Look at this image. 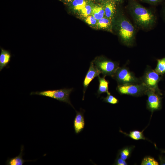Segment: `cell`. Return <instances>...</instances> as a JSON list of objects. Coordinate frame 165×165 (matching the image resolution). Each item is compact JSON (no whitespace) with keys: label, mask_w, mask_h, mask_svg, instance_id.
Segmentation results:
<instances>
[{"label":"cell","mask_w":165,"mask_h":165,"mask_svg":"<svg viewBox=\"0 0 165 165\" xmlns=\"http://www.w3.org/2000/svg\"><path fill=\"white\" fill-rule=\"evenodd\" d=\"M113 1L116 2H120L122 1V0H113Z\"/></svg>","instance_id":"f1b7e54d"},{"label":"cell","mask_w":165,"mask_h":165,"mask_svg":"<svg viewBox=\"0 0 165 165\" xmlns=\"http://www.w3.org/2000/svg\"><path fill=\"white\" fill-rule=\"evenodd\" d=\"M141 165H158L159 163L154 158L149 156L144 158L142 161Z\"/></svg>","instance_id":"ffe728a7"},{"label":"cell","mask_w":165,"mask_h":165,"mask_svg":"<svg viewBox=\"0 0 165 165\" xmlns=\"http://www.w3.org/2000/svg\"><path fill=\"white\" fill-rule=\"evenodd\" d=\"M148 89L142 82L118 85L117 87V90L121 94L136 96L145 94Z\"/></svg>","instance_id":"5b68a950"},{"label":"cell","mask_w":165,"mask_h":165,"mask_svg":"<svg viewBox=\"0 0 165 165\" xmlns=\"http://www.w3.org/2000/svg\"><path fill=\"white\" fill-rule=\"evenodd\" d=\"M0 54V71L6 67L10 61L11 55L9 51L1 48Z\"/></svg>","instance_id":"4fadbf2b"},{"label":"cell","mask_w":165,"mask_h":165,"mask_svg":"<svg viewBox=\"0 0 165 165\" xmlns=\"http://www.w3.org/2000/svg\"><path fill=\"white\" fill-rule=\"evenodd\" d=\"M127 135L132 139L135 140H145V139L142 132L138 130L130 131L129 134H127Z\"/></svg>","instance_id":"ac0fdd59"},{"label":"cell","mask_w":165,"mask_h":165,"mask_svg":"<svg viewBox=\"0 0 165 165\" xmlns=\"http://www.w3.org/2000/svg\"><path fill=\"white\" fill-rule=\"evenodd\" d=\"M76 115L74 121V127L75 133L78 134L83 129L85 123L83 113L76 111Z\"/></svg>","instance_id":"30bf717a"},{"label":"cell","mask_w":165,"mask_h":165,"mask_svg":"<svg viewBox=\"0 0 165 165\" xmlns=\"http://www.w3.org/2000/svg\"><path fill=\"white\" fill-rule=\"evenodd\" d=\"M128 6L134 22L139 26L146 28L155 23L156 18L153 13L135 0H129Z\"/></svg>","instance_id":"6da1fadb"},{"label":"cell","mask_w":165,"mask_h":165,"mask_svg":"<svg viewBox=\"0 0 165 165\" xmlns=\"http://www.w3.org/2000/svg\"><path fill=\"white\" fill-rule=\"evenodd\" d=\"M87 5L85 0H74L72 2V5L75 10L80 11Z\"/></svg>","instance_id":"d6986e66"},{"label":"cell","mask_w":165,"mask_h":165,"mask_svg":"<svg viewBox=\"0 0 165 165\" xmlns=\"http://www.w3.org/2000/svg\"><path fill=\"white\" fill-rule=\"evenodd\" d=\"M163 16L164 19H165V6L163 10Z\"/></svg>","instance_id":"4316f807"},{"label":"cell","mask_w":165,"mask_h":165,"mask_svg":"<svg viewBox=\"0 0 165 165\" xmlns=\"http://www.w3.org/2000/svg\"><path fill=\"white\" fill-rule=\"evenodd\" d=\"M115 164L117 165H127V163L125 160L122 159L120 157L117 158L115 163Z\"/></svg>","instance_id":"484cf974"},{"label":"cell","mask_w":165,"mask_h":165,"mask_svg":"<svg viewBox=\"0 0 165 165\" xmlns=\"http://www.w3.org/2000/svg\"><path fill=\"white\" fill-rule=\"evenodd\" d=\"M143 2L149 4L156 5L159 4L164 0H141Z\"/></svg>","instance_id":"d4e9b609"},{"label":"cell","mask_w":165,"mask_h":165,"mask_svg":"<svg viewBox=\"0 0 165 165\" xmlns=\"http://www.w3.org/2000/svg\"><path fill=\"white\" fill-rule=\"evenodd\" d=\"M107 94V96L106 97L103 98V101L112 104H115L118 103V100L114 96L111 95L110 92Z\"/></svg>","instance_id":"44dd1931"},{"label":"cell","mask_w":165,"mask_h":165,"mask_svg":"<svg viewBox=\"0 0 165 165\" xmlns=\"http://www.w3.org/2000/svg\"><path fill=\"white\" fill-rule=\"evenodd\" d=\"M24 146H22L21 147L20 152L19 154L13 158H8L6 160V164L7 165H23L24 162L30 161L31 160H26L22 158Z\"/></svg>","instance_id":"7c38bea8"},{"label":"cell","mask_w":165,"mask_h":165,"mask_svg":"<svg viewBox=\"0 0 165 165\" xmlns=\"http://www.w3.org/2000/svg\"><path fill=\"white\" fill-rule=\"evenodd\" d=\"M118 23L119 33L123 43L127 46H132L134 42L135 34L133 25L124 16L120 18Z\"/></svg>","instance_id":"7a4b0ae2"},{"label":"cell","mask_w":165,"mask_h":165,"mask_svg":"<svg viewBox=\"0 0 165 165\" xmlns=\"http://www.w3.org/2000/svg\"><path fill=\"white\" fill-rule=\"evenodd\" d=\"M101 72L96 68L93 62L90 65L89 69L84 80L83 85V96L82 100H84V94L86 91L91 81L96 77L99 75Z\"/></svg>","instance_id":"9c48e42d"},{"label":"cell","mask_w":165,"mask_h":165,"mask_svg":"<svg viewBox=\"0 0 165 165\" xmlns=\"http://www.w3.org/2000/svg\"><path fill=\"white\" fill-rule=\"evenodd\" d=\"M105 76H103L102 77H100L99 75L98 76L99 84L97 91V94L98 95L103 93H106L108 94L109 92L108 88L109 82L105 79Z\"/></svg>","instance_id":"5bb4252c"},{"label":"cell","mask_w":165,"mask_h":165,"mask_svg":"<svg viewBox=\"0 0 165 165\" xmlns=\"http://www.w3.org/2000/svg\"><path fill=\"white\" fill-rule=\"evenodd\" d=\"M92 8L89 5H86L80 11L82 15L85 17L90 15L92 13Z\"/></svg>","instance_id":"603a6c76"},{"label":"cell","mask_w":165,"mask_h":165,"mask_svg":"<svg viewBox=\"0 0 165 165\" xmlns=\"http://www.w3.org/2000/svg\"><path fill=\"white\" fill-rule=\"evenodd\" d=\"M155 70L160 75L165 73V57L157 60V66Z\"/></svg>","instance_id":"2e32d148"},{"label":"cell","mask_w":165,"mask_h":165,"mask_svg":"<svg viewBox=\"0 0 165 165\" xmlns=\"http://www.w3.org/2000/svg\"><path fill=\"white\" fill-rule=\"evenodd\" d=\"M159 92L148 89L145 94L148 96L147 106L148 109L152 112L159 109L161 106V98Z\"/></svg>","instance_id":"ba28073f"},{"label":"cell","mask_w":165,"mask_h":165,"mask_svg":"<svg viewBox=\"0 0 165 165\" xmlns=\"http://www.w3.org/2000/svg\"><path fill=\"white\" fill-rule=\"evenodd\" d=\"M112 78L118 85L140 83V80L127 68L119 67Z\"/></svg>","instance_id":"8992f818"},{"label":"cell","mask_w":165,"mask_h":165,"mask_svg":"<svg viewBox=\"0 0 165 165\" xmlns=\"http://www.w3.org/2000/svg\"><path fill=\"white\" fill-rule=\"evenodd\" d=\"M73 89L72 88H64L54 90L32 92L30 93V95H37L52 98L60 101L68 103L74 108L71 103L69 98L70 95Z\"/></svg>","instance_id":"3957f363"},{"label":"cell","mask_w":165,"mask_h":165,"mask_svg":"<svg viewBox=\"0 0 165 165\" xmlns=\"http://www.w3.org/2000/svg\"><path fill=\"white\" fill-rule=\"evenodd\" d=\"M97 20L92 15H89L86 17L85 22L89 25H94L97 22Z\"/></svg>","instance_id":"cb8c5ba5"},{"label":"cell","mask_w":165,"mask_h":165,"mask_svg":"<svg viewBox=\"0 0 165 165\" xmlns=\"http://www.w3.org/2000/svg\"><path fill=\"white\" fill-rule=\"evenodd\" d=\"M103 7L106 17L111 20L115 15L116 11L115 1L113 0L107 1L105 3Z\"/></svg>","instance_id":"8fae6325"},{"label":"cell","mask_w":165,"mask_h":165,"mask_svg":"<svg viewBox=\"0 0 165 165\" xmlns=\"http://www.w3.org/2000/svg\"><path fill=\"white\" fill-rule=\"evenodd\" d=\"M64 0L67 2H71L73 1L74 0Z\"/></svg>","instance_id":"83f0119b"},{"label":"cell","mask_w":165,"mask_h":165,"mask_svg":"<svg viewBox=\"0 0 165 165\" xmlns=\"http://www.w3.org/2000/svg\"><path fill=\"white\" fill-rule=\"evenodd\" d=\"M91 13L97 20L104 17L105 15L103 6H96L93 7Z\"/></svg>","instance_id":"9a60e30c"},{"label":"cell","mask_w":165,"mask_h":165,"mask_svg":"<svg viewBox=\"0 0 165 165\" xmlns=\"http://www.w3.org/2000/svg\"><path fill=\"white\" fill-rule=\"evenodd\" d=\"M94 65L103 75L113 77L117 69L119 67L116 62L103 58H97L93 62Z\"/></svg>","instance_id":"277c9868"},{"label":"cell","mask_w":165,"mask_h":165,"mask_svg":"<svg viewBox=\"0 0 165 165\" xmlns=\"http://www.w3.org/2000/svg\"><path fill=\"white\" fill-rule=\"evenodd\" d=\"M130 152V149L128 148L122 149L119 152L120 157L123 160H126L129 156Z\"/></svg>","instance_id":"7402d4cb"},{"label":"cell","mask_w":165,"mask_h":165,"mask_svg":"<svg viewBox=\"0 0 165 165\" xmlns=\"http://www.w3.org/2000/svg\"><path fill=\"white\" fill-rule=\"evenodd\" d=\"M159 74L150 68H147L141 79V82L148 89L159 92L158 84L160 79Z\"/></svg>","instance_id":"52a82bcc"},{"label":"cell","mask_w":165,"mask_h":165,"mask_svg":"<svg viewBox=\"0 0 165 165\" xmlns=\"http://www.w3.org/2000/svg\"><path fill=\"white\" fill-rule=\"evenodd\" d=\"M111 20L106 17H104L98 20L97 24L101 28H110L111 25Z\"/></svg>","instance_id":"e0dca14e"}]
</instances>
